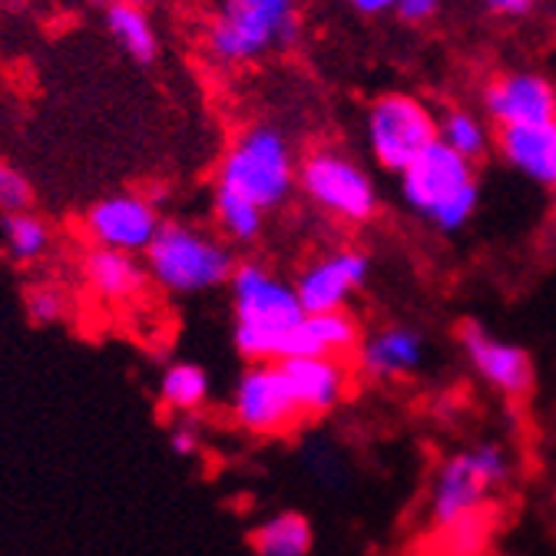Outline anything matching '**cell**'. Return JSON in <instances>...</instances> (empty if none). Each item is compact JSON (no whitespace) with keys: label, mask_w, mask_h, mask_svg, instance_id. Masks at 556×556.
Here are the masks:
<instances>
[{"label":"cell","mask_w":556,"mask_h":556,"mask_svg":"<svg viewBox=\"0 0 556 556\" xmlns=\"http://www.w3.org/2000/svg\"><path fill=\"white\" fill-rule=\"evenodd\" d=\"M213 213H216V223L223 229V236L229 242H255L265 229V208L255 205L252 199L232 192V189H219L216 186V199H213Z\"/></svg>","instance_id":"23"},{"label":"cell","mask_w":556,"mask_h":556,"mask_svg":"<svg viewBox=\"0 0 556 556\" xmlns=\"http://www.w3.org/2000/svg\"><path fill=\"white\" fill-rule=\"evenodd\" d=\"M460 344L470 365L477 368V375L501 394L523 397L533 388V362L520 344L494 338L491 331L473 321L460 328Z\"/></svg>","instance_id":"12"},{"label":"cell","mask_w":556,"mask_h":556,"mask_svg":"<svg viewBox=\"0 0 556 556\" xmlns=\"http://www.w3.org/2000/svg\"><path fill=\"white\" fill-rule=\"evenodd\" d=\"M441 0H397V14L407 24H425L438 14Z\"/></svg>","instance_id":"29"},{"label":"cell","mask_w":556,"mask_h":556,"mask_svg":"<svg viewBox=\"0 0 556 556\" xmlns=\"http://www.w3.org/2000/svg\"><path fill=\"white\" fill-rule=\"evenodd\" d=\"M497 150L517 173L536 186L556 189V116L543 123L501 126Z\"/></svg>","instance_id":"16"},{"label":"cell","mask_w":556,"mask_h":556,"mask_svg":"<svg viewBox=\"0 0 556 556\" xmlns=\"http://www.w3.org/2000/svg\"><path fill=\"white\" fill-rule=\"evenodd\" d=\"M486 8H491L494 14H504V17H520V14H527L536 0H483Z\"/></svg>","instance_id":"30"},{"label":"cell","mask_w":556,"mask_h":556,"mask_svg":"<svg viewBox=\"0 0 556 556\" xmlns=\"http://www.w3.org/2000/svg\"><path fill=\"white\" fill-rule=\"evenodd\" d=\"M160 397L176 414H195L208 401V375L205 368L192 362H173L166 365L160 378Z\"/></svg>","instance_id":"24"},{"label":"cell","mask_w":556,"mask_h":556,"mask_svg":"<svg viewBox=\"0 0 556 556\" xmlns=\"http://www.w3.org/2000/svg\"><path fill=\"white\" fill-rule=\"evenodd\" d=\"M232 315H236V348L249 362H282L289 338L305 318V305L289 286L258 262H239L232 278Z\"/></svg>","instance_id":"1"},{"label":"cell","mask_w":556,"mask_h":556,"mask_svg":"<svg viewBox=\"0 0 556 556\" xmlns=\"http://www.w3.org/2000/svg\"><path fill=\"white\" fill-rule=\"evenodd\" d=\"M292 384V394L305 417H321L331 407H338L352 384V371H348L344 358L331 355H295L278 362Z\"/></svg>","instance_id":"15"},{"label":"cell","mask_w":556,"mask_h":556,"mask_svg":"<svg viewBox=\"0 0 556 556\" xmlns=\"http://www.w3.org/2000/svg\"><path fill=\"white\" fill-rule=\"evenodd\" d=\"M232 414L249 434H286L305 421L278 362H252L232 391Z\"/></svg>","instance_id":"9"},{"label":"cell","mask_w":556,"mask_h":556,"mask_svg":"<svg viewBox=\"0 0 556 556\" xmlns=\"http://www.w3.org/2000/svg\"><path fill=\"white\" fill-rule=\"evenodd\" d=\"M249 540H252L255 556H308L315 546V530L305 514L282 510L262 520Z\"/></svg>","instance_id":"21"},{"label":"cell","mask_w":556,"mask_h":556,"mask_svg":"<svg viewBox=\"0 0 556 556\" xmlns=\"http://www.w3.org/2000/svg\"><path fill=\"white\" fill-rule=\"evenodd\" d=\"M182 421H176L173 425V431H169V447H173V454H179V457H192V454H199V447H202V431H199V425L192 421V414H179Z\"/></svg>","instance_id":"28"},{"label":"cell","mask_w":556,"mask_h":556,"mask_svg":"<svg viewBox=\"0 0 556 556\" xmlns=\"http://www.w3.org/2000/svg\"><path fill=\"white\" fill-rule=\"evenodd\" d=\"M358 344H362L358 321L348 315L344 308H334V312H305V318L299 321V328L289 338L286 358H295V355H331V358H344V355L358 352Z\"/></svg>","instance_id":"17"},{"label":"cell","mask_w":556,"mask_h":556,"mask_svg":"<svg viewBox=\"0 0 556 556\" xmlns=\"http://www.w3.org/2000/svg\"><path fill=\"white\" fill-rule=\"evenodd\" d=\"M80 275L87 289L106 305H129L150 286V268L143 255L90 245L80 262Z\"/></svg>","instance_id":"14"},{"label":"cell","mask_w":556,"mask_h":556,"mask_svg":"<svg viewBox=\"0 0 556 556\" xmlns=\"http://www.w3.org/2000/svg\"><path fill=\"white\" fill-rule=\"evenodd\" d=\"M438 139V119L431 110L404 93H388L368 110V147L384 169L401 173Z\"/></svg>","instance_id":"8"},{"label":"cell","mask_w":556,"mask_h":556,"mask_svg":"<svg viewBox=\"0 0 556 556\" xmlns=\"http://www.w3.org/2000/svg\"><path fill=\"white\" fill-rule=\"evenodd\" d=\"M510 480V457L501 444H477L464 454H454L434 473L428 494L431 527L451 523L464 514H473L491 504V494Z\"/></svg>","instance_id":"6"},{"label":"cell","mask_w":556,"mask_h":556,"mask_svg":"<svg viewBox=\"0 0 556 556\" xmlns=\"http://www.w3.org/2000/svg\"><path fill=\"white\" fill-rule=\"evenodd\" d=\"M401 192L417 216L444 232L460 229L477 208V179L470 160L444 147L441 139L401 169Z\"/></svg>","instance_id":"5"},{"label":"cell","mask_w":556,"mask_h":556,"mask_svg":"<svg viewBox=\"0 0 556 556\" xmlns=\"http://www.w3.org/2000/svg\"><path fill=\"white\" fill-rule=\"evenodd\" d=\"M497 517L491 510V504L464 514L451 523L431 527V553L434 556H483L486 546H491Z\"/></svg>","instance_id":"20"},{"label":"cell","mask_w":556,"mask_h":556,"mask_svg":"<svg viewBox=\"0 0 556 556\" xmlns=\"http://www.w3.org/2000/svg\"><path fill=\"white\" fill-rule=\"evenodd\" d=\"M103 27L110 34V40L139 66H150L160 60V34L147 14V8L136 4H123V0H113V4L103 8Z\"/></svg>","instance_id":"19"},{"label":"cell","mask_w":556,"mask_h":556,"mask_svg":"<svg viewBox=\"0 0 556 556\" xmlns=\"http://www.w3.org/2000/svg\"><path fill=\"white\" fill-rule=\"evenodd\" d=\"M87 4H90V8H100V11H103L106 4H113V0H87Z\"/></svg>","instance_id":"33"},{"label":"cell","mask_w":556,"mask_h":556,"mask_svg":"<svg viewBox=\"0 0 556 556\" xmlns=\"http://www.w3.org/2000/svg\"><path fill=\"white\" fill-rule=\"evenodd\" d=\"M438 139L444 147H451L454 153H460L464 160H480L486 153V143H491V136H486V126L467 113V110H454L447 113L441 123H438Z\"/></svg>","instance_id":"25"},{"label":"cell","mask_w":556,"mask_h":556,"mask_svg":"<svg viewBox=\"0 0 556 556\" xmlns=\"http://www.w3.org/2000/svg\"><path fill=\"white\" fill-rule=\"evenodd\" d=\"M143 258L150 268V282L169 295L213 292L229 286L236 271L232 249L219 236L186 223H163Z\"/></svg>","instance_id":"2"},{"label":"cell","mask_w":556,"mask_h":556,"mask_svg":"<svg viewBox=\"0 0 556 556\" xmlns=\"http://www.w3.org/2000/svg\"><path fill=\"white\" fill-rule=\"evenodd\" d=\"M0 245H4L11 262L37 265L53 249V229L47 219L34 213V208H27V213L4 216V223H0Z\"/></svg>","instance_id":"22"},{"label":"cell","mask_w":556,"mask_h":556,"mask_svg":"<svg viewBox=\"0 0 556 556\" xmlns=\"http://www.w3.org/2000/svg\"><path fill=\"white\" fill-rule=\"evenodd\" d=\"M302 192L321 208V213L341 223H365L375 216V186L368 173L338 150H315L299 166Z\"/></svg>","instance_id":"7"},{"label":"cell","mask_w":556,"mask_h":556,"mask_svg":"<svg viewBox=\"0 0 556 556\" xmlns=\"http://www.w3.org/2000/svg\"><path fill=\"white\" fill-rule=\"evenodd\" d=\"M295 182L299 169L289 136L268 123H255L232 139L216 176L219 189H232L252 199L265 213L282 205L292 195Z\"/></svg>","instance_id":"3"},{"label":"cell","mask_w":556,"mask_h":556,"mask_svg":"<svg viewBox=\"0 0 556 556\" xmlns=\"http://www.w3.org/2000/svg\"><path fill=\"white\" fill-rule=\"evenodd\" d=\"M483 110L497 126L543 123L556 116V90L540 74H501L483 90Z\"/></svg>","instance_id":"13"},{"label":"cell","mask_w":556,"mask_h":556,"mask_svg":"<svg viewBox=\"0 0 556 556\" xmlns=\"http://www.w3.org/2000/svg\"><path fill=\"white\" fill-rule=\"evenodd\" d=\"M34 208V182L14 163L0 160V216H14Z\"/></svg>","instance_id":"27"},{"label":"cell","mask_w":556,"mask_h":556,"mask_svg":"<svg viewBox=\"0 0 556 556\" xmlns=\"http://www.w3.org/2000/svg\"><path fill=\"white\" fill-rule=\"evenodd\" d=\"M123 4H136V8H150L153 0H123Z\"/></svg>","instance_id":"32"},{"label":"cell","mask_w":556,"mask_h":556,"mask_svg":"<svg viewBox=\"0 0 556 556\" xmlns=\"http://www.w3.org/2000/svg\"><path fill=\"white\" fill-rule=\"evenodd\" d=\"M362 368L375 378H397L417 371L425 362V338L410 328H381L365 344H358Z\"/></svg>","instance_id":"18"},{"label":"cell","mask_w":556,"mask_h":556,"mask_svg":"<svg viewBox=\"0 0 556 556\" xmlns=\"http://www.w3.org/2000/svg\"><path fill=\"white\" fill-rule=\"evenodd\" d=\"M368 278V255L355 249H338L328 255H318L302 268L295 278V292L305 305V312H334L344 308L352 292L362 289Z\"/></svg>","instance_id":"11"},{"label":"cell","mask_w":556,"mask_h":556,"mask_svg":"<svg viewBox=\"0 0 556 556\" xmlns=\"http://www.w3.org/2000/svg\"><path fill=\"white\" fill-rule=\"evenodd\" d=\"M299 37L295 0H219L208 24V56L223 66L252 63L271 50H286Z\"/></svg>","instance_id":"4"},{"label":"cell","mask_w":556,"mask_h":556,"mask_svg":"<svg viewBox=\"0 0 556 556\" xmlns=\"http://www.w3.org/2000/svg\"><path fill=\"white\" fill-rule=\"evenodd\" d=\"M352 8L362 14H384L397 8V0H352Z\"/></svg>","instance_id":"31"},{"label":"cell","mask_w":556,"mask_h":556,"mask_svg":"<svg viewBox=\"0 0 556 556\" xmlns=\"http://www.w3.org/2000/svg\"><path fill=\"white\" fill-rule=\"evenodd\" d=\"M160 202L143 192H113L84 213V236L90 245L143 255L163 226Z\"/></svg>","instance_id":"10"},{"label":"cell","mask_w":556,"mask_h":556,"mask_svg":"<svg viewBox=\"0 0 556 556\" xmlns=\"http://www.w3.org/2000/svg\"><path fill=\"white\" fill-rule=\"evenodd\" d=\"M24 315L30 325H60L70 315V295L56 282H37L24 292Z\"/></svg>","instance_id":"26"}]
</instances>
